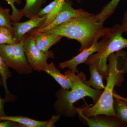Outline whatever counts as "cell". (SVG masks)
I'll use <instances>...</instances> for the list:
<instances>
[{
    "label": "cell",
    "instance_id": "cell-26",
    "mask_svg": "<svg viewBox=\"0 0 127 127\" xmlns=\"http://www.w3.org/2000/svg\"><path fill=\"white\" fill-rule=\"evenodd\" d=\"M76 0L77 1V2H78V3H79L82 0Z\"/></svg>",
    "mask_w": 127,
    "mask_h": 127
},
{
    "label": "cell",
    "instance_id": "cell-13",
    "mask_svg": "<svg viewBox=\"0 0 127 127\" xmlns=\"http://www.w3.org/2000/svg\"><path fill=\"white\" fill-rule=\"evenodd\" d=\"M28 33L34 37L37 47L43 52L48 51L50 47L58 42L63 37L60 36L43 32L30 31Z\"/></svg>",
    "mask_w": 127,
    "mask_h": 127
},
{
    "label": "cell",
    "instance_id": "cell-7",
    "mask_svg": "<svg viewBox=\"0 0 127 127\" xmlns=\"http://www.w3.org/2000/svg\"><path fill=\"white\" fill-rule=\"evenodd\" d=\"M72 5L71 1L69 0H65L59 13L51 23L46 27L41 28H35L31 31L47 32L71 18L85 15L89 13L82 9H74Z\"/></svg>",
    "mask_w": 127,
    "mask_h": 127
},
{
    "label": "cell",
    "instance_id": "cell-14",
    "mask_svg": "<svg viewBox=\"0 0 127 127\" xmlns=\"http://www.w3.org/2000/svg\"><path fill=\"white\" fill-rule=\"evenodd\" d=\"M65 0H54L47 6L41 9L38 16L41 17L46 15L45 22L40 28L46 27L56 17L61 9L64 2Z\"/></svg>",
    "mask_w": 127,
    "mask_h": 127
},
{
    "label": "cell",
    "instance_id": "cell-10",
    "mask_svg": "<svg viewBox=\"0 0 127 127\" xmlns=\"http://www.w3.org/2000/svg\"><path fill=\"white\" fill-rule=\"evenodd\" d=\"M101 47L100 42L95 41L91 46L80 52L78 55L73 57L71 59L60 63L59 64V67L62 69L68 68L73 73L78 74L79 72L77 70L78 66L81 64L85 63L89 58L98 51Z\"/></svg>",
    "mask_w": 127,
    "mask_h": 127
},
{
    "label": "cell",
    "instance_id": "cell-3",
    "mask_svg": "<svg viewBox=\"0 0 127 127\" xmlns=\"http://www.w3.org/2000/svg\"><path fill=\"white\" fill-rule=\"evenodd\" d=\"M86 80V75L82 72L74 75V85L71 91L59 89L56 93L57 99L54 103L56 113L66 117H75L77 115V107L74 104L78 101L89 97L95 103L99 99L102 91H98L84 83Z\"/></svg>",
    "mask_w": 127,
    "mask_h": 127
},
{
    "label": "cell",
    "instance_id": "cell-25",
    "mask_svg": "<svg viewBox=\"0 0 127 127\" xmlns=\"http://www.w3.org/2000/svg\"><path fill=\"white\" fill-rule=\"evenodd\" d=\"M121 26L123 32L127 35V10L124 12Z\"/></svg>",
    "mask_w": 127,
    "mask_h": 127
},
{
    "label": "cell",
    "instance_id": "cell-12",
    "mask_svg": "<svg viewBox=\"0 0 127 127\" xmlns=\"http://www.w3.org/2000/svg\"><path fill=\"white\" fill-rule=\"evenodd\" d=\"M60 117V115L57 114L48 121H40L23 116H5L0 117V120L12 121L18 124L22 127H54L55 123L59 120Z\"/></svg>",
    "mask_w": 127,
    "mask_h": 127
},
{
    "label": "cell",
    "instance_id": "cell-4",
    "mask_svg": "<svg viewBox=\"0 0 127 127\" xmlns=\"http://www.w3.org/2000/svg\"><path fill=\"white\" fill-rule=\"evenodd\" d=\"M122 26L119 24L112 27H105L102 39L100 41L101 47L95 54L91 55L85 63L93 65L107 77L108 74V58L111 54L127 48V39L123 36Z\"/></svg>",
    "mask_w": 127,
    "mask_h": 127
},
{
    "label": "cell",
    "instance_id": "cell-11",
    "mask_svg": "<svg viewBox=\"0 0 127 127\" xmlns=\"http://www.w3.org/2000/svg\"><path fill=\"white\" fill-rule=\"evenodd\" d=\"M43 71L51 76L62 88L69 90L73 87L75 73L70 70L66 71L64 72V75H63L62 74L60 70L55 67L54 63L52 62L49 64H48Z\"/></svg>",
    "mask_w": 127,
    "mask_h": 127
},
{
    "label": "cell",
    "instance_id": "cell-5",
    "mask_svg": "<svg viewBox=\"0 0 127 127\" xmlns=\"http://www.w3.org/2000/svg\"><path fill=\"white\" fill-rule=\"evenodd\" d=\"M0 56L7 67L18 74L28 75L32 72L24 52L23 38L15 44H0Z\"/></svg>",
    "mask_w": 127,
    "mask_h": 127
},
{
    "label": "cell",
    "instance_id": "cell-23",
    "mask_svg": "<svg viewBox=\"0 0 127 127\" xmlns=\"http://www.w3.org/2000/svg\"><path fill=\"white\" fill-rule=\"evenodd\" d=\"M3 86V81L0 74V86ZM5 103L4 99H2L0 96V117L6 116L4 110V104Z\"/></svg>",
    "mask_w": 127,
    "mask_h": 127
},
{
    "label": "cell",
    "instance_id": "cell-16",
    "mask_svg": "<svg viewBox=\"0 0 127 127\" xmlns=\"http://www.w3.org/2000/svg\"><path fill=\"white\" fill-rule=\"evenodd\" d=\"M114 108L116 117L127 127V98L116 93L113 94Z\"/></svg>",
    "mask_w": 127,
    "mask_h": 127
},
{
    "label": "cell",
    "instance_id": "cell-21",
    "mask_svg": "<svg viewBox=\"0 0 127 127\" xmlns=\"http://www.w3.org/2000/svg\"><path fill=\"white\" fill-rule=\"evenodd\" d=\"M10 11V9H4L0 5V27L7 28L13 32L12 22Z\"/></svg>",
    "mask_w": 127,
    "mask_h": 127
},
{
    "label": "cell",
    "instance_id": "cell-19",
    "mask_svg": "<svg viewBox=\"0 0 127 127\" xmlns=\"http://www.w3.org/2000/svg\"><path fill=\"white\" fill-rule=\"evenodd\" d=\"M120 0H111L103 7L101 11L96 15L98 19L105 20L112 15L115 11Z\"/></svg>",
    "mask_w": 127,
    "mask_h": 127
},
{
    "label": "cell",
    "instance_id": "cell-2",
    "mask_svg": "<svg viewBox=\"0 0 127 127\" xmlns=\"http://www.w3.org/2000/svg\"><path fill=\"white\" fill-rule=\"evenodd\" d=\"M105 21L89 13L71 18L52 30L43 32L78 41L81 45L79 51L81 52L102 37L105 30L103 26Z\"/></svg>",
    "mask_w": 127,
    "mask_h": 127
},
{
    "label": "cell",
    "instance_id": "cell-22",
    "mask_svg": "<svg viewBox=\"0 0 127 127\" xmlns=\"http://www.w3.org/2000/svg\"><path fill=\"white\" fill-rule=\"evenodd\" d=\"M10 5L12 10V13L11 15V19L12 22H17L20 20L23 17L21 14L20 10L17 9L15 3L20 5L21 4L22 0H5Z\"/></svg>",
    "mask_w": 127,
    "mask_h": 127
},
{
    "label": "cell",
    "instance_id": "cell-17",
    "mask_svg": "<svg viewBox=\"0 0 127 127\" xmlns=\"http://www.w3.org/2000/svg\"><path fill=\"white\" fill-rule=\"evenodd\" d=\"M46 2V0H26L25 6L20 10L21 14L28 18L38 16L42 6Z\"/></svg>",
    "mask_w": 127,
    "mask_h": 127
},
{
    "label": "cell",
    "instance_id": "cell-1",
    "mask_svg": "<svg viewBox=\"0 0 127 127\" xmlns=\"http://www.w3.org/2000/svg\"><path fill=\"white\" fill-rule=\"evenodd\" d=\"M107 83L98 100L93 106L80 108L83 114L87 117L104 115L116 117L114 108V88L120 87L124 81V75L127 72V55L122 50L109 56Z\"/></svg>",
    "mask_w": 127,
    "mask_h": 127
},
{
    "label": "cell",
    "instance_id": "cell-18",
    "mask_svg": "<svg viewBox=\"0 0 127 127\" xmlns=\"http://www.w3.org/2000/svg\"><path fill=\"white\" fill-rule=\"evenodd\" d=\"M0 74L1 76L3 81V86L5 96L4 98L5 102H12L15 100V96L10 93L7 88V79L11 77V73L9 70V67L6 65L0 56Z\"/></svg>",
    "mask_w": 127,
    "mask_h": 127
},
{
    "label": "cell",
    "instance_id": "cell-6",
    "mask_svg": "<svg viewBox=\"0 0 127 127\" xmlns=\"http://www.w3.org/2000/svg\"><path fill=\"white\" fill-rule=\"evenodd\" d=\"M23 40L25 55L32 69L38 72L43 71L48 64V59L54 58V53L51 51H41L37 47L34 37L28 33L24 36Z\"/></svg>",
    "mask_w": 127,
    "mask_h": 127
},
{
    "label": "cell",
    "instance_id": "cell-24",
    "mask_svg": "<svg viewBox=\"0 0 127 127\" xmlns=\"http://www.w3.org/2000/svg\"><path fill=\"white\" fill-rule=\"evenodd\" d=\"M20 127L18 124L9 120L0 122V127Z\"/></svg>",
    "mask_w": 127,
    "mask_h": 127
},
{
    "label": "cell",
    "instance_id": "cell-8",
    "mask_svg": "<svg viewBox=\"0 0 127 127\" xmlns=\"http://www.w3.org/2000/svg\"><path fill=\"white\" fill-rule=\"evenodd\" d=\"M77 114L83 122L89 127H125L127 126L115 117L98 115L87 117L83 114L81 109L77 108Z\"/></svg>",
    "mask_w": 127,
    "mask_h": 127
},
{
    "label": "cell",
    "instance_id": "cell-15",
    "mask_svg": "<svg viewBox=\"0 0 127 127\" xmlns=\"http://www.w3.org/2000/svg\"><path fill=\"white\" fill-rule=\"evenodd\" d=\"M88 66L91 77L89 81H84V83L98 91L104 90L105 86L103 84V80L106 79V77L96 66L93 65Z\"/></svg>",
    "mask_w": 127,
    "mask_h": 127
},
{
    "label": "cell",
    "instance_id": "cell-20",
    "mask_svg": "<svg viewBox=\"0 0 127 127\" xmlns=\"http://www.w3.org/2000/svg\"><path fill=\"white\" fill-rule=\"evenodd\" d=\"M17 43L11 30L7 28L0 27V44L11 45Z\"/></svg>",
    "mask_w": 127,
    "mask_h": 127
},
{
    "label": "cell",
    "instance_id": "cell-9",
    "mask_svg": "<svg viewBox=\"0 0 127 127\" xmlns=\"http://www.w3.org/2000/svg\"><path fill=\"white\" fill-rule=\"evenodd\" d=\"M46 19V15L38 16L30 18L23 22H12L14 38L17 42H20L26 34L35 28H40L44 24Z\"/></svg>",
    "mask_w": 127,
    "mask_h": 127
}]
</instances>
